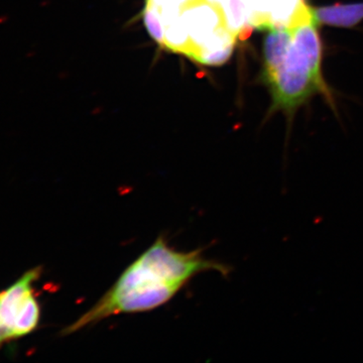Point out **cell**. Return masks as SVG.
<instances>
[{
    "label": "cell",
    "instance_id": "obj_5",
    "mask_svg": "<svg viewBox=\"0 0 363 363\" xmlns=\"http://www.w3.org/2000/svg\"><path fill=\"white\" fill-rule=\"evenodd\" d=\"M250 16V26L259 30L290 26L308 6L305 0H243Z\"/></svg>",
    "mask_w": 363,
    "mask_h": 363
},
{
    "label": "cell",
    "instance_id": "obj_6",
    "mask_svg": "<svg viewBox=\"0 0 363 363\" xmlns=\"http://www.w3.org/2000/svg\"><path fill=\"white\" fill-rule=\"evenodd\" d=\"M318 23L339 28H351L363 20L362 4H336L313 9Z\"/></svg>",
    "mask_w": 363,
    "mask_h": 363
},
{
    "label": "cell",
    "instance_id": "obj_1",
    "mask_svg": "<svg viewBox=\"0 0 363 363\" xmlns=\"http://www.w3.org/2000/svg\"><path fill=\"white\" fill-rule=\"evenodd\" d=\"M217 271L227 276L225 264L203 257L201 250L183 252L169 247L164 236L128 267L96 304L62 334L69 335L106 318L147 312L168 303L196 274Z\"/></svg>",
    "mask_w": 363,
    "mask_h": 363
},
{
    "label": "cell",
    "instance_id": "obj_2",
    "mask_svg": "<svg viewBox=\"0 0 363 363\" xmlns=\"http://www.w3.org/2000/svg\"><path fill=\"white\" fill-rule=\"evenodd\" d=\"M314 11L308 6L290 28L269 30L264 40V78L271 87L272 108L288 112L314 93L330 92L322 76V45Z\"/></svg>",
    "mask_w": 363,
    "mask_h": 363
},
{
    "label": "cell",
    "instance_id": "obj_4",
    "mask_svg": "<svg viewBox=\"0 0 363 363\" xmlns=\"http://www.w3.org/2000/svg\"><path fill=\"white\" fill-rule=\"evenodd\" d=\"M181 21L190 38L188 57L195 61L204 43L222 26H226L221 6L209 4L206 0H192L182 6Z\"/></svg>",
    "mask_w": 363,
    "mask_h": 363
},
{
    "label": "cell",
    "instance_id": "obj_3",
    "mask_svg": "<svg viewBox=\"0 0 363 363\" xmlns=\"http://www.w3.org/2000/svg\"><path fill=\"white\" fill-rule=\"evenodd\" d=\"M40 274V267L30 269L0 292V348L6 343L25 337L39 326L40 306L33 285L39 281Z\"/></svg>",
    "mask_w": 363,
    "mask_h": 363
},
{
    "label": "cell",
    "instance_id": "obj_7",
    "mask_svg": "<svg viewBox=\"0 0 363 363\" xmlns=\"http://www.w3.org/2000/svg\"><path fill=\"white\" fill-rule=\"evenodd\" d=\"M143 20H145V28L152 35V39L160 45H164V26L161 18V14L157 11L156 7L150 6V4H145Z\"/></svg>",
    "mask_w": 363,
    "mask_h": 363
}]
</instances>
